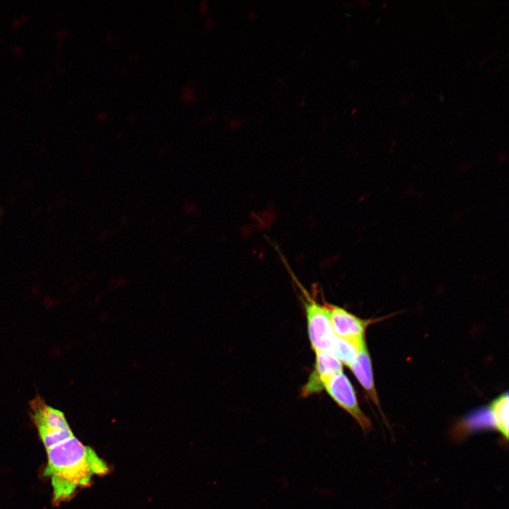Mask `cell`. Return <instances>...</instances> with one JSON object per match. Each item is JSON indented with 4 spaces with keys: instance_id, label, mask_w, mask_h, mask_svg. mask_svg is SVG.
Here are the masks:
<instances>
[{
    "instance_id": "8992f818",
    "label": "cell",
    "mask_w": 509,
    "mask_h": 509,
    "mask_svg": "<svg viewBox=\"0 0 509 509\" xmlns=\"http://www.w3.org/2000/svg\"><path fill=\"white\" fill-rule=\"evenodd\" d=\"M315 353V368L301 388L302 397L320 393L334 375L343 371L341 363L330 353L322 351Z\"/></svg>"
},
{
    "instance_id": "2e32d148",
    "label": "cell",
    "mask_w": 509,
    "mask_h": 509,
    "mask_svg": "<svg viewBox=\"0 0 509 509\" xmlns=\"http://www.w3.org/2000/svg\"><path fill=\"white\" fill-rule=\"evenodd\" d=\"M69 35V30L67 28H61L55 33V37L60 42H62Z\"/></svg>"
},
{
    "instance_id": "ffe728a7",
    "label": "cell",
    "mask_w": 509,
    "mask_h": 509,
    "mask_svg": "<svg viewBox=\"0 0 509 509\" xmlns=\"http://www.w3.org/2000/svg\"><path fill=\"white\" fill-rule=\"evenodd\" d=\"M140 54L138 53H133L129 55V61L131 63H137L140 60Z\"/></svg>"
},
{
    "instance_id": "8fae6325",
    "label": "cell",
    "mask_w": 509,
    "mask_h": 509,
    "mask_svg": "<svg viewBox=\"0 0 509 509\" xmlns=\"http://www.w3.org/2000/svg\"><path fill=\"white\" fill-rule=\"evenodd\" d=\"M29 20V17L27 14H21L18 18H15L11 22V29L16 30L19 29L22 25H25Z\"/></svg>"
},
{
    "instance_id": "9c48e42d",
    "label": "cell",
    "mask_w": 509,
    "mask_h": 509,
    "mask_svg": "<svg viewBox=\"0 0 509 509\" xmlns=\"http://www.w3.org/2000/svg\"><path fill=\"white\" fill-rule=\"evenodd\" d=\"M362 347H359L349 340L335 336L329 353L337 358L342 365L344 364L349 367Z\"/></svg>"
},
{
    "instance_id": "7c38bea8",
    "label": "cell",
    "mask_w": 509,
    "mask_h": 509,
    "mask_svg": "<svg viewBox=\"0 0 509 509\" xmlns=\"http://www.w3.org/2000/svg\"><path fill=\"white\" fill-rule=\"evenodd\" d=\"M210 9V4L208 1L206 0H202L199 1L198 4V11L199 13L202 15L205 16L206 15Z\"/></svg>"
},
{
    "instance_id": "52a82bcc",
    "label": "cell",
    "mask_w": 509,
    "mask_h": 509,
    "mask_svg": "<svg viewBox=\"0 0 509 509\" xmlns=\"http://www.w3.org/2000/svg\"><path fill=\"white\" fill-rule=\"evenodd\" d=\"M349 368L369 398L382 412L374 382L372 362L366 345L359 350L356 358Z\"/></svg>"
},
{
    "instance_id": "44dd1931",
    "label": "cell",
    "mask_w": 509,
    "mask_h": 509,
    "mask_svg": "<svg viewBox=\"0 0 509 509\" xmlns=\"http://www.w3.org/2000/svg\"><path fill=\"white\" fill-rule=\"evenodd\" d=\"M138 119H139L138 114L134 113V114H132L130 115L129 120V122H131V124H134L138 120Z\"/></svg>"
},
{
    "instance_id": "f546056e",
    "label": "cell",
    "mask_w": 509,
    "mask_h": 509,
    "mask_svg": "<svg viewBox=\"0 0 509 509\" xmlns=\"http://www.w3.org/2000/svg\"><path fill=\"white\" fill-rule=\"evenodd\" d=\"M304 98H305V95L303 97V102H302V104H301V106H302V107H303V106L305 105V100H304Z\"/></svg>"
},
{
    "instance_id": "4316f807",
    "label": "cell",
    "mask_w": 509,
    "mask_h": 509,
    "mask_svg": "<svg viewBox=\"0 0 509 509\" xmlns=\"http://www.w3.org/2000/svg\"><path fill=\"white\" fill-rule=\"evenodd\" d=\"M387 7V2H385L382 4V9H385Z\"/></svg>"
},
{
    "instance_id": "ba28073f",
    "label": "cell",
    "mask_w": 509,
    "mask_h": 509,
    "mask_svg": "<svg viewBox=\"0 0 509 509\" xmlns=\"http://www.w3.org/2000/svg\"><path fill=\"white\" fill-rule=\"evenodd\" d=\"M508 392L496 398L490 406L495 428L505 438V440L508 438Z\"/></svg>"
},
{
    "instance_id": "484cf974",
    "label": "cell",
    "mask_w": 509,
    "mask_h": 509,
    "mask_svg": "<svg viewBox=\"0 0 509 509\" xmlns=\"http://www.w3.org/2000/svg\"><path fill=\"white\" fill-rule=\"evenodd\" d=\"M439 99H440V102L443 103V102L444 101V97H443V95H440Z\"/></svg>"
},
{
    "instance_id": "cb8c5ba5",
    "label": "cell",
    "mask_w": 509,
    "mask_h": 509,
    "mask_svg": "<svg viewBox=\"0 0 509 509\" xmlns=\"http://www.w3.org/2000/svg\"><path fill=\"white\" fill-rule=\"evenodd\" d=\"M361 6H363V7H367V6H368L370 2H369L368 1H362L361 2Z\"/></svg>"
},
{
    "instance_id": "7a4b0ae2",
    "label": "cell",
    "mask_w": 509,
    "mask_h": 509,
    "mask_svg": "<svg viewBox=\"0 0 509 509\" xmlns=\"http://www.w3.org/2000/svg\"><path fill=\"white\" fill-rule=\"evenodd\" d=\"M32 409L35 425L46 450L74 436L62 411L40 399L34 402Z\"/></svg>"
},
{
    "instance_id": "f1b7e54d",
    "label": "cell",
    "mask_w": 509,
    "mask_h": 509,
    "mask_svg": "<svg viewBox=\"0 0 509 509\" xmlns=\"http://www.w3.org/2000/svg\"><path fill=\"white\" fill-rule=\"evenodd\" d=\"M380 20H381V17L378 18V19L375 22V24H378L380 21Z\"/></svg>"
},
{
    "instance_id": "277c9868",
    "label": "cell",
    "mask_w": 509,
    "mask_h": 509,
    "mask_svg": "<svg viewBox=\"0 0 509 509\" xmlns=\"http://www.w3.org/2000/svg\"><path fill=\"white\" fill-rule=\"evenodd\" d=\"M324 390L339 407L356 420L365 433L371 429V421L361 409L355 389L343 371L334 375Z\"/></svg>"
},
{
    "instance_id": "e0dca14e",
    "label": "cell",
    "mask_w": 509,
    "mask_h": 509,
    "mask_svg": "<svg viewBox=\"0 0 509 509\" xmlns=\"http://www.w3.org/2000/svg\"><path fill=\"white\" fill-rule=\"evenodd\" d=\"M215 21L212 17H209L206 19L204 25L203 26V32L204 33H209L213 28Z\"/></svg>"
},
{
    "instance_id": "ac0fdd59",
    "label": "cell",
    "mask_w": 509,
    "mask_h": 509,
    "mask_svg": "<svg viewBox=\"0 0 509 509\" xmlns=\"http://www.w3.org/2000/svg\"><path fill=\"white\" fill-rule=\"evenodd\" d=\"M109 119L110 115L106 111H100L95 115V119L99 122H106Z\"/></svg>"
},
{
    "instance_id": "d6986e66",
    "label": "cell",
    "mask_w": 509,
    "mask_h": 509,
    "mask_svg": "<svg viewBox=\"0 0 509 509\" xmlns=\"http://www.w3.org/2000/svg\"><path fill=\"white\" fill-rule=\"evenodd\" d=\"M11 52L18 58L23 57L25 55V51L20 45H14L12 47Z\"/></svg>"
},
{
    "instance_id": "83f0119b",
    "label": "cell",
    "mask_w": 509,
    "mask_h": 509,
    "mask_svg": "<svg viewBox=\"0 0 509 509\" xmlns=\"http://www.w3.org/2000/svg\"><path fill=\"white\" fill-rule=\"evenodd\" d=\"M356 112H357V108H356V107L353 108L351 111V115H354Z\"/></svg>"
},
{
    "instance_id": "6da1fadb",
    "label": "cell",
    "mask_w": 509,
    "mask_h": 509,
    "mask_svg": "<svg viewBox=\"0 0 509 509\" xmlns=\"http://www.w3.org/2000/svg\"><path fill=\"white\" fill-rule=\"evenodd\" d=\"M46 451L44 475L51 481L56 505L69 501L78 488L90 484L93 476L108 471L96 452L74 435Z\"/></svg>"
},
{
    "instance_id": "603a6c76",
    "label": "cell",
    "mask_w": 509,
    "mask_h": 509,
    "mask_svg": "<svg viewBox=\"0 0 509 509\" xmlns=\"http://www.w3.org/2000/svg\"><path fill=\"white\" fill-rule=\"evenodd\" d=\"M128 70L126 68H123L121 70V76L125 77L128 74Z\"/></svg>"
},
{
    "instance_id": "9a60e30c",
    "label": "cell",
    "mask_w": 509,
    "mask_h": 509,
    "mask_svg": "<svg viewBox=\"0 0 509 509\" xmlns=\"http://www.w3.org/2000/svg\"><path fill=\"white\" fill-rule=\"evenodd\" d=\"M105 39L107 43H112L119 39V35L111 30H107L105 33Z\"/></svg>"
},
{
    "instance_id": "4dcf8cb0",
    "label": "cell",
    "mask_w": 509,
    "mask_h": 509,
    "mask_svg": "<svg viewBox=\"0 0 509 509\" xmlns=\"http://www.w3.org/2000/svg\"><path fill=\"white\" fill-rule=\"evenodd\" d=\"M0 216H1V212H0Z\"/></svg>"
},
{
    "instance_id": "5bb4252c",
    "label": "cell",
    "mask_w": 509,
    "mask_h": 509,
    "mask_svg": "<svg viewBox=\"0 0 509 509\" xmlns=\"http://www.w3.org/2000/svg\"><path fill=\"white\" fill-rule=\"evenodd\" d=\"M217 117L216 110H211L201 121V125L206 126L211 123Z\"/></svg>"
},
{
    "instance_id": "d4e9b609",
    "label": "cell",
    "mask_w": 509,
    "mask_h": 509,
    "mask_svg": "<svg viewBox=\"0 0 509 509\" xmlns=\"http://www.w3.org/2000/svg\"><path fill=\"white\" fill-rule=\"evenodd\" d=\"M356 62L354 60H351L349 63V66L352 68H354L356 66Z\"/></svg>"
},
{
    "instance_id": "5b68a950",
    "label": "cell",
    "mask_w": 509,
    "mask_h": 509,
    "mask_svg": "<svg viewBox=\"0 0 509 509\" xmlns=\"http://www.w3.org/2000/svg\"><path fill=\"white\" fill-rule=\"evenodd\" d=\"M335 336L349 340L359 347L365 345V333L370 321L361 319L343 308L327 304Z\"/></svg>"
},
{
    "instance_id": "30bf717a",
    "label": "cell",
    "mask_w": 509,
    "mask_h": 509,
    "mask_svg": "<svg viewBox=\"0 0 509 509\" xmlns=\"http://www.w3.org/2000/svg\"><path fill=\"white\" fill-rule=\"evenodd\" d=\"M197 81H189L186 83L181 88L180 101L185 105L194 103L197 100Z\"/></svg>"
},
{
    "instance_id": "3957f363",
    "label": "cell",
    "mask_w": 509,
    "mask_h": 509,
    "mask_svg": "<svg viewBox=\"0 0 509 509\" xmlns=\"http://www.w3.org/2000/svg\"><path fill=\"white\" fill-rule=\"evenodd\" d=\"M308 337L314 351L329 353L335 335L333 332L327 305H320L304 294Z\"/></svg>"
},
{
    "instance_id": "7402d4cb",
    "label": "cell",
    "mask_w": 509,
    "mask_h": 509,
    "mask_svg": "<svg viewBox=\"0 0 509 509\" xmlns=\"http://www.w3.org/2000/svg\"><path fill=\"white\" fill-rule=\"evenodd\" d=\"M258 17V13L256 11H251L249 14V18L250 20H255Z\"/></svg>"
},
{
    "instance_id": "4fadbf2b",
    "label": "cell",
    "mask_w": 509,
    "mask_h": 509,
    "mask_svg": "<svg viewBox=\"0 0 509 509\" xmlns=\"http://www.w3.org/2000/svg\"><path fill=\"white\" fill-rule=\"evenodd\" d=\"M226 121H227V125H228V128L231 130H234V129L240 128L242 126V122H243V120H242V119H236L234 118H230V119L228 118L226 119Z\"/></svg>"
}]
</instances>
